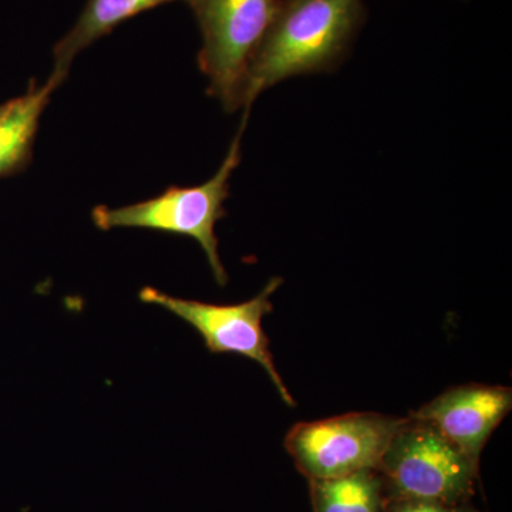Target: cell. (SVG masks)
Masks as SVG:
<instances>
[{
  "instance_id": "cell-1",
  "label": "cell",
  "mask_w": 512,
  "mask_h": 512,
  "mask_svg": "<svg viewBox=\"0 0 512 512\" xmlns=\"http://www.w3.org/2000/svg\"><path fill=\"white\" fill-rule=\"evenodd\" d=\"M363 18L362 0H279L248 64L242 107L289 77L335 69Z\"/></svg>"
},
{
  "instance_id": "cell-2",
  "label": "cell",
  "mask_w": 512,
  "mask_h": 512,
  "mask_svg": "<svg viewBox=\"0 0 512 512\" xmlns=\"http://www.w3.org/2000/svg\"><path fill=\"white\" fill-rule=\"evenodd\" d=\"M248 116L249 110H245L244 121L229 146L224 163L207 183L195 187H170L156 198L124 207L99 205L93 210L94 225L101 231L138 228L190 237L200 244L207 256L217 284L227 285L228 275L218 252L215 225L227 215L224 202L229 197V180L241 163L242 133Z\"/></svg>"
},
{
  "instance_id": "cell-3",
  "label": "cell",
  "mask_w": 512,
  "mask_h": 512,
  "mask_svg": "<svg viewBox=\"0 0 512 512\" xmlns=\"http://www.w3.org/2000/svg\"><path fill=\"white\" fill-rule=\"evenodd\" d=\"M478 464L433 424L409 416L394 434L377 470L390 500L467 505L476 490Z\"/></svg>"
},
{
  "instance_id": "cell-4",
  "label": "cell",
  "mask_w": 512,
  "mask_h": 512,
  "mask_svg": "<svg viewBox=\"0 0 512 512\" xmlns=\"http://www.w3.org/2000/svg\"><path fill=\"white\" fill-rule=\"evenodd\" d=\"M202 33L198 66L208 93L228 113L242 107L245 74L274 19L279 0H190Z\"/></svg>"
},
{
  "instance_id": "cell-5",
  "label": "cell",
  "mask_w": 512,
  "mask_h": 512,
  "mask_svg": "<svg viewBox=\"0 0 512 512\" xmlns=\"http://www.w3.org/2000/svg\"><path fill=\"white\" fill-rule=\"evenodd\" d=\"M404 420L366 412L305 421L289 430L285 447L309 481L377 470Z\"/></svg>"
},
{
  "instance_id": "cell-6",
  "label": "cell",
  "mask_w": 512,
  "mask_h": 512,
  "mask_svg": "<svg viewBox=\"0 0 512 512\" xmlns=\"http://www.w3.org/2000/svg\"><path fill=\"white\" fill-rule=\"evenodd\" d=\"M282 282V278H272L254 298L235 305L177 298L151 286L141 289L140 301L160 306L184 320L200 333L205 348L214 355H238L254 360L265 370L281 399L295 407V399L276 369L269 339L262 326L265 316L274 311L271 298Z\"/></svg>"
},
{
  "instance_id": "cell-7",
  "label": "cell",
  "mask_w": 512,
  "mask_h": 512,
  "mask_svg": "<svg viewBox=\"0 0 512 512\" xmlns=\"http://www.w3.org/2000/svg\"><path fill=\"white\" fill-rule=\"evenodd\" d=\"M511 409V387L470 383L450 387L410 417L433 424L450 443L480 463L485 444Z\"/></svg>"
},
{
  "instance_id": "cell-8",
  "label": "cell",
  "mask_w": 512,
  "mask_h": 512,
  "mask_svg": "<svg viewBox=\"0 0 512 512\" xmlns=\"http://www.w3.org/2000/svg\"><path fill=\"white\" fill-rule=\"evenodd\" d=\"M170 2L177 0H87L76 25L57 42L53 50L55 69L50 77L60 86L69 76L73 60L80 52L101 37L110 35L127 20Z\"/></svg>"
},
{
  "instance_id": "cell-9",
  "label": "cell",
  "mask_w": 512,
  "mask_h": 512,
  "mask_svg": "<svg viewBox=\"0 0 512 512\" xmlns=\"http://www.w3.org/2000/svg\"><path fill=\"white\" fill-rule=\"evenodd\" d=\"M59 84L49 77L43 86L6 101L0 114V178L20 173L32 161L39 121Z\"/></svg>"
},
{
  "instance_id": "cell-10",
  "label": "cell",
  "mask_w": 512,
  "mask_h": 512,
  "mask_svg": "<svg viewBox=\"0 0 512 512\" xmlns=\"http://www.w3.org/2000/svg\"><path fill=\"white\" fill-rule=\"evenodd\" d=\"M315 512H386L389 494L379 470L311 481Z\"/></svg>"
},
{
  "instance_id": "cell-11",
  "label": "cell",
  "mask_w": 512,
  "mask_h": 512,
  "mask_svg": "<svg viewBox=\"0 0 512 512\" xmlns=\"http://www.w3.org/2000/svg\"><path fill=\"white\" fill-rule=\"evenodd\" d=\"M386 512H477L470 505H447L420 500H390Z\"/></svg>"
},
{
  "instance_id": "cell-12",
  "label": "cell",
  "mask_w": 512,
  "mask_h": 512,
  "mask_svg": "<svg viewBox=\"0 0 512 512\" xmlns=\"http://www.w3.org/2000/svg\"><path fill=\"white\" fill-rule=\"evenodd\" d=\"M3 109H5V103L0 104V114H2Z\"/></svg>"
}]
</instances>
